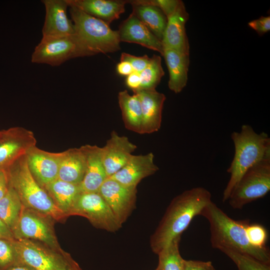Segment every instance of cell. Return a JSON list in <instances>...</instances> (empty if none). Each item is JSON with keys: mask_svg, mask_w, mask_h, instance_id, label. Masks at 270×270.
Wrapping results in <instances>:
<instances>
[{"mask_svg": "<svg viewBox=\"0 0 270 270\" xmlns=\"http://www.w3.org/2000/svg\"><path fill=\"white\" fill-rule=\"evenodd\" d=\"M210 192L202 187H196L174 198L150 238L152 251L158 254L188 228L212 202Z\"/></svg>", "mask_w": 270, "mask_h": 270, "instance_id": "cell-1", "label": "cell"}, {"mask_svg": "<svg viewBox=\"0 0 270 270\" xmlns=\"http://www.w3.org/2000/svg\"><path fill=\"white\" fill-rule=\"evenodd\" d=\"M200 216L204 217L210 226L212 246L220 250H230L250 256L262 262L270 264V251L266 246L258 248L249 242L246 228L248 220H234L228 216L212 201L202 210Z\"/></svg>", "mask_w": 270, "mask_h": 270, "instance_id": "cell-2", "label": "cell"}, {"mask_svg": "<svg viewBox=\"0 0 270 270\" xmlns=\"http://www.w3.org/2000/svg\"><path fill=\"white\" fill-rule=\"evenodd\" d=\"M231 138L234 146V154L227 170L230 176L223 192L224 202L228 200L234 186L249 168L270 158V138L266 133L258 134L250 125L244 124L240 132L232 134Z\"/></svg>", "mask_w": 270, "mask_h": 270, "instance_id": "cell-3", "label": "cell"}, {"mask_svg": "<svg viewBox=\"0 0 270 270\" xmlns=\"http://www.w3.org/2000/svg\"><path fill=\"white\" fill-rule=\"evenodd\" d=\"M6 170L10 186L16 191L24 207L57 221L66 216L32 176L26 156Z\"/></svg>", "mask_w": 270, "mask_h": 270, "instance_id": "cell-4", "label": "cell"}, {"mask_svg": "<svg viewBox=\"0 0 270 270\" xmlns=\"http://www.w3.org/2000/svg\"><path fill=\"white\" fill-rule=\"evenodd\" d=\"M75 35L90 56L114 52L120 49L118 30L102 20L69 6Z\"/></svg>", "mask_w": 270, "mask_h": 270, "instance_id": "cell-5", "label": "cell"}, {"mask_svg": "<svg viewBox=\"0 0 270 270\" xmlns=\"http://www.w3.org/2000/svg\"><path fill=\"white\" fill-rule=\"evenodd\" d=\"M16 264L37 270H68L71 258L42 243L32 240L12 241Z\"/></svg>", "mask_w": 270, "mask_h": 270, "instance_id": "cell-6", "label": "cell"}, {"mask_svg": "<svg viewBox=\"0 0 270 270\" xmlns=\"http://www.w3.org/2000/svg\"><path fill=\"white\" fill-rule=\"evenodd\" d=\"M270 190V158L249 168L233 189L228 200L234 209L264 196Z\"/></svg>", "mask_w": 270, "mask_h": 270, "instance_id": "cell-7", "label": "cell"}, {"mask_svg": "<svg viewBox=\"0 0 270 270\" xmlns=\"http://www.w3.org/2000/svg\"><path fill=\"white\" fill-rule=\"evenodd\" d=\"M89 56L75 34L64 36L42 37L31 56L34 64L58 66L76 58Z\"/></svg>", "mask_w": 270, "mask_h": 270, "instance_id": "cell-8", "label": "cell"}, {"mask_svg": "<svg viewBox=\"0 0 270 270\" xmlns=\"http://www.w3.org/2000/svg\"><path fill=\"white\" fill-rule=\"evenodd\" d=\"M50 217L23 206L18 220L12 230L14 239H29L40 242L60 252Z\"/></svg>", "mask_w": 270, "mask_h": 270, "instance_id": "cell-9", "label": "cell"}, {"mask_svg": "<svg viewBox=\"0 0 270 270\" xmlns=\"http://www.w3.org/2000/svg\"><path fill=\"white\" fill-rule=\"evenodd\" d=\"M72 215L85 217L96 228L110 232H115L122 227L98 192H81L70 212V216Z\"/></svg>", "mask_w": 270, "mask_h": 270, "instance_id": "cell-10", "label": "cell"}, {"mask_svg": "<svg viewBox=\"0 0 270 270\" xmlns=\"http://www.w3.org/2000/svg\"><path fill=\"white\" fill-rule=\"evenodd\" d=\"M34 133L21 126L0 130V170H6L36 146Z\"/></svg>", "mask_w": 270, "mask_h": 270, "instance_id": "cell-11", "label": "cell"}, {"mask_svg": "<svg viewBox=\"0 0 270 270\" xmlns=\"http://www.w3.org/2000/svg\"><path fill=\"white\" fill-rule=\"evenodd\" d=\"M136 192V188L125 186L110 178L98 191L122 226L135 208Z\"/></svg>", "mask_w": 270, "mask_h": 270, "instance_id": "cell-12", "label": "cell"}, {"mask_svg": "<svg viewBox=\"0 0 270 270\" xmlns=\"http://www.w3.org/2000/svg\"><path fill=\"white\" fill-rule=\"evenodd\" d=\"M64 151L47 152L35 146L26 155L28 167L38 183L44 186L58 179Z\"/></svg>", "mask_w": 270, "mask_h": 270, "instance_id": "cell-13", "label": "cell"}, {"mask_svg": "<svg viewBox=\"0 0 270 270\" xmlns=\"http://www.w3.org/2000/svg\"><path fill=\"white\" fill-rule=\"evenodd\" d=\"M45 18L42 37L72 36L74 27L67 14L68 7L66 0H42Z\"/></svg>", "mask_w": 270, "mask_h": 270, "instance_id": "cell-14", "label": "cell"}, {"mask_svg": "<svg viewBox=\"0 0 270 270\" xmlns=\"http://www.w3.org/2000/svg\"><path fill=\"white\" fill-rule=\"evenodd\" d=\"M136 148L128 137L119 136L114 130L111 132L106 145L101 148L102 158L108 178L126 164Z\"/></svg>", "mask_w": 270, "mask_h": 270, "instance_id": "cell-15", "label": "cell"}, {"mask_svg": "<svg viewBox=\"0 0 270 270\" xmlns=\"http://www.w3.org/2000/svg\"><path fill=\"white\" fill-rule=\"evenodd\" d=\"M166 18V26L162 40L164 49H172L190 54V44L186 29L189 14L182 0H180L176 10Z\"/></svg>", "mask_w": 270, "mask_h": 270, "instance_id": "cell-16", "label": "cell"}, {"mask_svg": "<svg viewBox=\"0 0 270 270\" xmlns=\"http://www.w3.org/2000/svg\"><path fill=\"white\" fill-rule=\"evenodd\" d=\"M158 170V166L154 162L152 152L146 154H132L123 168L108 178L114 180L126 186L136 188L142 179L154 174Z\"/></svg>", "mask_w": 270, "mask_h": 270, "instance_id": "cell-17", "label": "cell"}, {"mask_svg": "<svg viewBox=\"0 0 270 270\" xmlns=\"http://www.w3.org/2000/svg\"><path fill=\"white\" fill-rule=\"evenodd\" d=\"M118 32L120 42L137 44L163 55L162 41L132 12L122 22Z\"/></svg>", "mask_w": 270, "mask_h": 270, "instance_id": "cell-18", "label": "cell"}, {"mask_svg": "<svg viewBox=\"0 0 270 270\" xmlns=\"http://www.w3.org/2000/svg\"><path fill=\"white\" fill-rule=\"evenodd\" d=\"M138 94L142 116V134L158 131L161 126L162 111L165 95L155 90H140L133 92Z\"/></svg>", "mask_w": 270, "mask_h": 270, "instance_id": "cell-19", "label": "cell"}, {"mask_svg": "<svg viewBox=\"0 0 270 270\" xmlns=\"http://www.w3.org/2000/svg\"><path fill=\"white\" fill-rule=\"evenodd\" d=\"M69 6H74L84 12L110 25L125 11L128 0H66Z\"/></svg>", "mask_w": 270, "mask_h": 270, "instance_id": "cell-20", "label": "cell"}, {"mask_svg": "<svg viewBox=\"0 0 270 270\" xmlns=\"http://www.w3.org/2000/svg\"><path fill=\"white\" fill-rule=\"evenodd\" d=\"M86 156V169L82 180L80 184L82 192H98L108 178L102 162L101 148L86 144L82 146Z\"/></svg>", "mask_w": 270, "mask_h": 270, "instance_id": "cell-21", "label": "cell"}, {"mask_svg": "<svg viewBox=\"0 0 270 270\" xmlns=\"http://www.w3.org/2000/svg\"><path fill=\"white\" fill-rule=\"evenodd\" d=\"M162 56L169 72L168 88L176 94L180 93L188 82L189 54L164 48Z\"/></svg>", "mask_w": 270, "mask_h": 270, "instance_id": "cell-22", "label": "cell"}, {"mask_svg": "<svg viewBox=\"0 0 270 270\" xmlns=\"http://www.w3.org/2000/svg\"><path fill=\"white\" fill-rule=\"evenodd\" d=\"M86 169V156L82 146L64 151L60 164L58 179L80 184L83 180Z\"/></svg>", "mask_w": 270, "mask_h": 270, "instance_id": "cell-23", "label": "cell"}, {"mask_svg": "<svg viewBox=\"0 0 270 270\" xmlns=\"http://www.w3.org/2000/svg\"><path fill=\"white\" fill-rule=\"evenodd\" d=\"M56 206L66 215L71 210L82 192L80 184L56 179L44 187Z\"/></svg>", "mask_w": 270, "mask_h": 270, "instance_id": "cell-24", "label": "cell"}, {"mask_svg": "<svg viewBox=\"0 0 270 270\" xmlns=\"http://www.w3.org/2000/svg\"><path fill=\"white\" fill-rule=\"evenodd\" d=\"M118 101L125 127L130 131L142 134V116L137 94L130 95L126 90L119 92Z\"/></svg>", "mask_w": 270, "mask_h": 270, "instance_id": "cell-25", "label": "cell"}, {"mask_svg": "<svg viewBox=\"0 0 270 270\" xmlns=\"http://www.w3.org/2000/svg\"><path fill=\"white\" fill-rule=\"evenodd\" d=\"M130 4L132 13L162 41L167 23V18L162 12L151 5Z\"/></svg>", "mask_w": 270, "mask_h": 270, "instance_id": "cell-26", "label": "cell"}, {"mask_svg": "<svg viewBox=\"0 0 270 270\" xmlns=\"http://www.w3.org/2000/svg\"><path fill=\"white\" fill-rule=\"evenodd\" d=\"M23 206L17 192L10 186L7 193L0 200V218L12 231L18 220Z\"/></svg>", "mask_w": 270, "mask_h": 270, "instance_id": "cell-27", "label": "cell"}, {"mask_svg": "<svg viewBox=\"0 0 270 270\" xmlns=\"http://www.w3.org/2000/svg\"><path fill=\"white\" fill-rule=\"evenodd\" d=\"M180 236L178 237L158 254L159 270H183L184 260L179 250Z\"/></svg>", "mask_w": 270, "mask_h": 270, "instance_id": "cell-28", "label": "cell"}, {"mask_svg": "<svg viewBox=\"0 0 270 270\" xmlns=\"http://www.w3.org/2000/svg\"><path fill=\"white\" fill-rule=\"evenodd\" d=\"M140 84L138 90H155L164 75L161 57L158 55H153L150 58L149 64L140 72Z\"/></svg>", "mask_w": 270, "mask_h": 270, "instance_id": "cell-29", "label": "cell"}, {"mask_svg": "<svg viewBox=\"0 0 270 270\" xmlns=\"http://www.w3.org/2000/svg\"><path fill=\"white\" fill-rule=\"evenodd\" d=\"M226 254L237 266L238 270H270V264L234 251L224 249L220 250Z\"/></svg>", "mask_w": 270, "mask_h": 270, "instance_id": "cell-30", "label": "cell"}, {"mask_svg": "<svg viewBox=\"0 0 270 270\" xmlns=\"http://www.w3.org/2000/svg\"><path fill=\"white\" fill-rule=\"evenodd\" d=\"M12 240L0 238V270H6L16 265V259Z\"/></svg>", "mask_w": 270, "mask_h": 270, "instance_id": "cell-31", "label": "cell"}, {"mask_svg": "<svg viewBox=\"0 0 270 270\" xmlns=\"http://www.w3.org/2000/svg\"><path fill=\"white\" fill-rule=\"evenodd\" d=\"M246 233L248 240L252 246L258 248L266 246L268 234L263 226L257 224H249L246 228Z\"/></svg>", "mask_w": 270, "mask_h": 270, "instance_id": "cell-32", "label": "cell"}, {"mask_svg": "<svg viewBox=\"0 0 270 270\" xmlns=\"http://www.w3.org/2000/svg\"><path fill=\"white\" fill-rule=\"evenodd\" d=\"M180 0H128V3L148 4L159 8L168 17L176 8Z\"/></svg>", "mask_w": 270, "mask_h": 270, "instance_id": "cell-33", "label": "cell"}, {"mask_svg": "<svg viewBox=\"0 0 270 270\" xmlns=\"http://www.w3.org/2000/svg\"><path fill=\"white\" fill-rule=\"evenodd\" d=\"M120 60L128 62L132 66L134 72L140 73L149 64L150 58L146 54L142 56H136L128 53L122 52Z\"/></svg>", "mask_w": 270, "mask_h": 270, "instance_id": "cell-34", "label": "cell"}, {"mask_svg": "<svg viewBox=\"0 0 270 270\" xmlns=\"http://www.w3.org/2000/svg\"><path fill=\"white\" fill-rule=\"evenodd\" d=\"M248 24L259 36H262L270 30V16H260L250 22Z\"/></svg>", "mask_w": 270, "mask_h": 270, "instance_id": "cell-35", "label": "cell"}, {"mask_svg": "<svg viewBox=\"0 0 270 270\" xmlns=\"http://www.w3.org/2000/svg\"><path fill=\"white\" fill-rule=\"evenodd\" d=\"M183 270H216L210 261L184 260Z\"/></svg>", "mask_w": 270, "mask_h": 270, "instance_id": "cell-36", "label": "cell"}, {"mask_svg": "<svg viewBox=\"0 0 270 270\" xmlns=\"http://www.w3.org/2000/svg\"><path fill=\"white\" fill-rule=\"evenodd\" d=\"M126 84L127 86L130 88L133 92L138 90L140 84V73L134 72L128 76L126 80Z\"/></svg>", "mask_w": 270, "mask_h": 270, "instance_id": "cell-37", "label": "cell"}, {"mask_svg": "<svg viewBox=\"0 0 270 270\" xmlns=\"http://www.w3.org/2000/svg\"><path fill=\"white\" fill-rule=\"evenodd\" d=\"M10 182L6 170H0V200L3 198L8 190Z\"/></svg>", "mask_w": 270, "mask_h": 270, "instance_id": "cell-38", "label": "cell"}, {"mask_svg": "<svg viewBox=\"0 0 270 270\" xmlns=\"http://www.w3.org/2000/svg\"><path fill=\"white\" fill-rule=\"evenodd\" d=\"M116 71L119 74L128 76L134 72L131 64L128 62L120 61L116 66Z\"/></svg>", "mask_w": 270, "mask_h": 270, "instance_id": "cell-39", "label": "cell"}, {"mask_svg": "<svg viewBox=\"0 0 270 270\" xmlns=\"http://www.w3.org/2000/svg\"><path fill=\"white\" fill-rule=\"evenodd\" d=\"M0 238L14 240V238L11 230L0 218Z\"/></svg>", "mask_w": 270, "mask_h": 270, "instance_id": "cell-40", "label": "cell"}, {"mask_svg": "<svg viewBox=\"0 0 270 270\" xmlns=\"http://www.w3.org/2000/svg\"><path fill=\"white\" fill-rule=\"evenodd\" d=\"M6 270H37L33 268H30L29 266L21 265V264H16L13 266Z\"/></svg>", "mask_w": 270, "mask_h": 270, "instance_id": "cell-41", "label": "cell"}, {"mask_svg": "<svg viewBox=\"0 0 270 270\" xmlns=\"http://www.w3.org/2000/svg\"><path fill=\"white\" fill-rule=\"evenodd\" d=\"M68 270H82L78 265L72 260H70Z\"/></svg>", "mask_w": 270, "mask_h": 270, "instance_id": "cell-42", "label": "cell"}, {"mask_svg": "<svg viewBox=\"0 0 270 270\" xmlns=\"http://www.w3.org/2000/svg\"><path fill=\"white\" fill-rule=\"evenodd\" d=\"M155 270H159L156 268Z\"/></svg>", "mask_w": 270, "mask_h": 270, "instance_id": "cell-43", "label": "cell"}, {"mask_svg": "<svg viewBox=\"0 0 270 270\" xmlns=\"http://www.w3.org/2000/svg\"></svg>", "mask_w": 270, "mask_h": 270, "instance_id": "cell-44", "label": "cell"}]
</instances>
